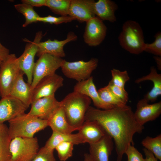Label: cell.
<instances>
[{
  "label": "cell",
  "instance_id": "1",
  "mask_svg": "<svg viewBox=\"0 0 161 161\" xmlns=\"http://www.w3.org/2000/svg\"><path fill=\"white\" fill-rule=\"evenodd\" d=\"M85 120L95 121L113 139L117 155L116 161H121L128 145H134L133 137L141 133L144 128L135 120L131 107L125 106L100 109L89 106Z\"/></svg>",
  "mask_w": 161,
  "mask_h": 161
},
{
  "label": "cell",
  "instance_id": "2",
  "mask_svg": "<svg viewBox=\"0 0 161 161\" xmlns=\"http://www.w3.org/2000/svg\"><path fill=\"white\" fill-rule=\"evenodd\" d=\"M91 101L89 97L74 91L69 93L60 101L61 106L70 125L79 129L85 121Z\"/></svg>",
  "mask_w": 161,
  "mask_h": 161
},
{
  "label": "cell",
  "instance_id": "3",
  "mask_svg": "<svg viewBox=\"0 0 161 161\" xmlns=\"http://www.w3.org/2000/svg\"><path fill=\"white\" fill-rule=\"evenodd\" d=\"M8 134L11 139L16 137L31 138L48 126L47 120L24 113L8 121Z\"/></svg>",
  "mask_w": 161,
  "mask_h": 161
},
{
  "label": "cell",
  "instance_id": "4",
  "mask_svg": "<svg viewBox=\"0 0 161 161\" xmlns=\"http://www.w3.org/2000/svg\"><path fill=\"white\" fill-rule=\"evenodd\" d=\"M118 38L121 46L131 54L138 55L144 51L146 43L143 30L135 21L128 20L123 23Z\"/></svg>",
  "mask_w": 161,
  "mask_h": 161
},
{
  "label": "cell",
  "instance_id": "5",
  "mask_svg": "<svg viewBox=\"0 0 161 161\" xmlns=\"http://www.w3.org/2000/svg\"><path fill=\"white\" fill-rule=\"evenodd\" d=\"M21 70L18 58L14 54H9L0 65V95L9 96L12 86Z\"/></svg>",
  "mask_w": 161,
  "mask_h": 161
},
{
  "label": "cell",
  "instance_id": "6",
  "mask_svg": "<svg viewBox=\"0 0 161 161\" xmlns=\"http://www.w3.org/2000/svg\"><path fill=\"white\" fill-rule=\"evenodd\" d=\"M36 137H16L11 139L10 151L11 161H31L39 150Z\"/></svg>",
  "mask_w": 161,
  "mask_h": 161
},
{
  "label": "cell",
  "instance_id": "7",
  "mask_svg": "<svg viewBox=\"0 0 161 161\" xmlns=\"http://www.w3.org/2000/svg\"><path fill=\"white\" fill-rule=\"evenodd\" d=\"M98 62V59L95 58L87 61H79L70 62L64 60L61 68L66 77L78 82L90 77L92 72L97 67Z\"/></svg>",
  "mask_w": 161,
  "mask_h": 161
},
{
  "label": "cell",
  "instance_id": "8",
  "mask_svg": "<svg viewBox=\"0 0 161 161\" xmlns=\"http://www.w3.org/2000/svg\"><path fill=\"white\" fill-rule=\"evenodd\" d=\"M64 59L49 54L40 56L35 62L33 71V78L31 85L33 89L43 78L55 73L61 67Z\"/></svg>",
  "mask_w": 161,
  "mask_h": 161
},
{
  "label": "cell",
  "instance_id": "9",
  "mask_svg": "<svg viewBox=\"0 0 161 161\" xmlns=\"http://www.w3.org/2000/svg\"><path fill=\"white\" fill-rule=\"evenodd\" d=\"M43 36L41 31L37 32L33 41H28L23 53L18 58L20 70L26 75L27 83L30 84L32 80L35 57L38 51V44Z\"/></svg>",
  "mask_w": 161,
  "mask_h": 161
},
{
  "label": "cell",
  "instance_id": "10",
  "mask_svg": "<svg viewBox=\"0 0 161 161\" xmlns=\"http://www.w3.org/2000/svg\"><path fill=\"white\" fill-rule=\"evenodd\" d=\"M107 28L103 21L95 16L86 22L83 35L84 42L90 47L100 45L106 37Z\"/></svg>",
  "mask_w": 161,
  "mask_h": 161
},
{
  "label": "cell",
  "instance_id": "11",
  "mask_svg": "<svg viewBox=\"0 0 161 161\" xmlns=\"http://www.w3.org/2000/svg\"><path fill=\"white\" fill-rule=\"evenodd\" d=\"M63 77L56 73L43 78L33 89L32 101L42 97L55 96L56 91L63 86Z\"/></svg>",
  "mask_w": 161,
  "mask_h": 161
},
{
  "label": "cell",
  "instance_id": "12",
  "mask_svg": "<svg viewBox=\"0 0 161 161\" xmlns=\"http://www.w3.org/2000/svg\"><path fill=\"white\" fill-rule=\"evenodd\" d=\"M31 105L30 110L27 113L28 114L47 120L61 106V103L56 99L55 96H53L35 100L32 101Z\"/></svg>",
  "mask_w": 161,
  "mask_h": 161
},
{
  "label": "cell",
  "instance_id": "13",
  "mask_svg": "<svg viewBox=\"0 0 161 161\" xmlns=\"http://www.w3.org/2000/svg\"><path fill=\"white\" fill-rule=\"evenodd\" d=\"M77 38L74 32H70L64 40H51L49 39L45 41L40 42L38 45L36 55L39 57L44 54H49L61 58L64 57L66 55L64 49V45L70 41H76Z\"/></svg>",
  "mask_w": 161,
  "mask_h": 161
},
{
  "label": "cell",
  "instance_id": "14",
  "mask_svg": "<svg viewBox=\"0 0 161 161\" xmlns=\"http://www.w3.org/2000/svg\"><path fill=\"white\" fill-rule=\"evenodd\" d=\"M28 107L18 99L10 96L0 100V124L24 113Z\"/></svg>",
  "mask_w": 161,
  "mask_h": 161
},
{
  "label": "cell",
  "instance_id": "15",
  "mask_svg": "<svg viewBox=\"0 0 161 161\" xmlns=\"http://www.w3.org/2000/svg\"><path fill=\"white\" fill-rule=\"evenodd\" d=\"M145 98L139 100L134 113V118L140 125L143 126L148 122L155 120L161 113V102L150 104Z\"/></svg>",
  "mask_w": 161,
  "mask_h": 161
},
{
  "label": "cell",
  "instance_id": "16",
  "mask_svg": "<svg viewBox=\"0 0 161 161\" xmlns=\"http://www.w3.org/2000/svg\"><path fill=\"white\" fill-rule=\"evenodd\" d=\"M93 0H71L69 16L80 22H87L95 16Z\"/></svg>",
  "mask_w": 161,
  "mask_h": 161
},
{
  "label": "cell",
  "instance_id": "17",
  "mask_svg": "<svg viewBox=\"0 0 161 161\" xmlns=\"http://www.w3.org/2000/svg\"><path fill=\"white\" fill-rule=\"evenodd\" d=\"M73 91L89 97L97 108L107 110L113 108L102 100L94 83L92 76L86 80L78 82L74 86Z\"/></svg>",
  "mask_w": 161,
  "mask_h": 161
},
{
  "label": "cell",
  "instance_id": "18",
  "mask_svg": "<svg viewBox=\"0 0 161 161\" xmlns=\"http://www.w3.org/2000/svg\"><path fill=\"white\" fill-rule=\"evenodd\" d=\"M24 74L21 70L12 86L9 96L18 99L28 108L32 102L33 89L31 84L24 81Z\"/></svg>",
  "mask_w": 161,
  "mask_h": 161
},
{
  "label": "cell",
  "instance_id": "19",
  "mask_svg": "<svg viewBox=\"0 0 161 161\" xmlns=\"http://www.w3.org/2000/svg\"><path fill=\"white\" fill-rule=\"evenodd\" d=\"M112 139L106 133L98 142L89 144V154L92 161H109L113 148Z\"/></svg>",
  "mask_w": 161,
  "mask_h": 161
},
{
  "label": "cell",
  "instance_id": "20",
  "mask_svg": "<svg viewBox=\"0 0 161 161\" xmlns=\"http://www.w3.org/2000/svg\"><path fill=\"white\" fill-rule=\"evenodd\" d=\"M78 131V133L84 143H87L89 144L98 142L106 133L102 126L95 121L85 120Z\"/></svg>",
  "mask_w": 161,
  "mask_h": 161
},
{
  "label": "cell",
  "instance_id": "21",
  "mask_svg": "<svg viewBox=\"0 0 161 161\" xmlns=\"http://www.w3.org/2000/svg\"><path fill=\"white\" fill-rule=\"evenodd\" d=\"M47 121L48 126L51 127L53 131L70 134L78 130L69 124L64 111L61 106L55 111Z\"/></svg>",
  "mask_w": 161,
  "mask_h": 161
},
{
  "label": "cell",
  "instance_id": "22",
  "mask_svg": "<svg viewBox=\"0 0 161 161\" xmlns=\"http://www.w3.org/2000/svg\"><path fill=\"white\" fill-rule=\"evenodd\" d=\"M118 6L110 0H99L94 3V13L97 17L102 21H107L113 23L116 21L115 12Z\"/></svg>",
  "mask_w": 161,
  "mask_h": 161
},
{
  "label": "cell",
  "instance_id": "23",
  "mask_svg": "<svg viewBox=\"0 0 161 161\" xmlns=\"http://www.w3.org/2000/svg\"><path fill=\"white\" fill-rule=\"evenodd\" d=\"M147 80L152 81L153 86L151 90L145 95L144 98L149 102L154 101L161 95V75L157 73L154 66L151 67L150 72L148 75L137 79L135 83H139Z\"/></svg>",
  "mask_w": 161,
  "mask_h": 161
},
{
  "label": "cell",
  "instance_id": "24",
  "mask_svg": "<svg viewBox=\"0 0 161 161\" xmlns=\"http://www.w3.org/2000/svg\"><path fill=\"white\" fill-rule=\"evenodd\" d=\"M71 142L74 145L84 143L77 133L76 134H65L53 131L52 134L46 143L45 147L54 150L59 143L63 142Z\"/></svg>",
  "mask_w": 161,
  "mask_h": 161
},
{
  "label": "cell",
  "instance_id": "25",
  "mask_svg": "<svg viewBox=\"0 0 161 161\" xmlns=\"http://www.w3.org/2000/svg\"><path fill=\"white\" fill-rule=\"evenodd\" d=\"M11 139L8 127L4 123L0 124V161H11L10 145Z\"/></svg>",
  "mask_w": 161,
  "mask_h": 161
},
{
  "label": "cell",
  "instance_id": "26",
  "mask_svg": "<svg viewBox=\"0 0 161 161\" xmlns=\"http://www.w3.org/2000/svg\"><path fill=\"white\" fill-rule=\"evenodd\" d=\"M16 9L24 16L25 21L22 27H25L33 23L38 22V19L40 16L31 6L24 3L15 5Z\"/></svg>",
  "mask_w": 161,
  "mask_h": 161
},
{
  "label": "cell",
  "instance_id": "27",
  "mask_svg": "<svg viewBox=\"0 0 161 161\" xmlns=\"http://www.w3.org/2000/svg\"><path fill=\"white\" fill-rule=\"evenodd\" d=\"M102 100L113 108L123 107L126 104L116 97L107 86L101 88L97 91Z\"/></svg>",
  "mask_w": 161,
  "mask_h": 161
},
{
  "label": "cell",
  "instance_id": "28",
  "mask_svg": "<svg viewBox=\"0 0 161 161\" xmlns=\"http://www.w3.org/2000/svg\"><path fill=\"white\" fill-rule=\"evenodd\" d=\"M141 143L145 148L152 152L155 157L161 160V134L152 138L147 136L142 140Z\"/></svg>",
  "mask_w": 161,
  "mask_h": 161
},
{
  "label": "cell",
  "instance_id": "29",
  "mask_svg": "<svg viewBox=\"0 0 161 161\" xmlns=\"http://www.w3.org/2000/svg\"><path fill=\"white\" fill-rule=\"evenodd\" d=\"M71 0H46V6L55 14L69 16Z\"/></svg>",
  "mask_w": 161,
  "mask_h": 161
},
{
  "label": "cell",
  "instance_id": "30",
  "mask_svg": "<svg viewBox=\"0 0 161 161\" xmlns=\"http://www.w3.org/2000/svg\"><path fill=\"white\" fill-rule=\"evenodd\" d=\"M74 144L71 142H63L55 148L59 160L65 161L72 156Z\"/></svg>",
  "mask_w": 161,
  "mask_h": 161
},
{
  "label": "cell",
  "instance_id": "31",
  "mask_svg": "<svg viewBox=\"0 0 161 161\" xmlns=\"http://www.w3.org/2000/svg\"><path fill=\"white\" fill-rule=\"evenodd\" d=\"M111 72L112 79L109 82L115 86L124 88L125 83L130 79L127 71H121L113 69Z\"/></svg>",
  "mask_w": 161,
  "mask_h": 161
},
{
  "label": "cell",
  "instance_id": "32",
  "mask_svg": "<svg viewBox=\"0 0 161 161\" xmlns=\"http://www.w3.org/2000/svg\"><path fill=\"white\" fill-rule=\"evenodd\" d=\"M154 37L155 40L153 42L145 44L144 51L156 56H161V32H157L155 34Z\"/></svg>",
  "mask_w": 161,
  "mask_h": 161
},
{
  "label": "cell",
  "instance_id": "33",
  "mask_svg": "<svg viewBox=\"0 0 161 161\" xmlns=\"http://www.w3.org/2000/svg\"><path fill=\"white\" fill-rule=\"evenodd\" d=\"M74 20H76L74 18L69 16L56 17L48 15L44 17L39 16L38 19V21L57 25L67 23Z\"/></svg>",
  "mask_w": 161,
  "mask_h": 161
},
{
  "label": "cell",
  "instance_id": "34",
  "mask_svg": "<svg viewBox=\"0 0 161 161\" xmlns=\"http://www.w3.org/2000/svg\"><path fill=\"white\" fill-rule=\"evenodd\" d=\"M54 150L44 146L40 148L31 161H56L53 154Z\"/></svg>",
  "mask_w": 161,
  "mask_h": 161
},
{
  "label": "cell",
  "instance_id": "35",
  "mask_svg": "<svg viewBox=\"0 0 161 161\" xmlns=\"http://www.w3.org/2000/svg\"><path fill=\"white\" fill-rule=\"evenodd\" d=\"M106 86L116 97L126 104L128 100V95L125 88L115 86L110 82Z\"/></svg>",
  "mask_w": 161,
  "mask_h": 161
},
{
  "label": "cell",
  "instance_id": "36",
  "mask_svg": "<svg viewBox=\"0 0 161 161\" xmlns=\"http://www.w3.org/2000/svg\"><path fill=\"white\" fill-rule=\"evenodd\" d=\"M125 154L127 156V161H145L142 154L131 144L128 145Z\"/></svg>",
  "mask_w": 161,
  "mask_h": 161
},
{
  "label": "cell",
  "instance_id": "37",
  "mask_svg": "<svg viewBox=\"0 0 161 161\" xmlns=\"http://www.w3.org/2000/svg\"><path fill=\"white\" fill-rule=\"evenodd\" d=\"M22 3L27 4L32 7L46 6V0H22Z\"/></svg>",
  "mask_w": 161,
  "mask_h": 161
},
{
  "label": "cell",
  "instance_id": "38",
  "mask_svg": "<svg viewBox=\"0 0 161 161\" xmlns=\"http://www.w3.org/2000/svg\"><path fill=\"white\" fill-rule=\"evenodd\" d=\"M9 54V49L0 42V60L2 61L5 60Z\"/></svg>",
  "mask_w": 161,
  "mask_h": 161
},
{
  "label": "cell",
  "instance_id": "39",
  "mask_svg": "<svg viewBox=\"0 0 161 161\" xmlns=\"http://www.w3.org/2000/svg\"><path fill=\"white\" fill-rule=\"evenodd\" d=\"M143 151L145 156V161H157V159L150 151L145 148H144Z\"/></svg>",
  "mask_w": 161,
  "mask_h": 161
},
{
  "label": "cell",
  "instance_id": "40",
  "mask_svg": "<svg viewBox=\"0 0 161 161\" xmlns=\"http://www.w3.org/2000/svg\"><path fill=\"white\" fill-rule=\"evenodd\" d=\"M157 64V66L159 70L161 68V56H156L154 57Z\"/></svg>",
  "mask_w": 161,
  "mask_h": 161
},
{
  "label": "cell",
  "instance_id": "41",
  "mask_svg": "<svg viewBox=\"0 0 161 161\" xmlns=\"http://www.w3.org/2000/svg\"><path fill=\"white\" fill-rule=\"evenodd\" d=\"M84 161H92L89 154L86 153L84 154Z\"/></svg>",
  "mask_w": 161,
  "mask_h": 161
},
{
  "label": "cell",
  "instance_id": "42",
  "mask_svg": "<svg viewBox=\"0 0 161 161\" xmlns=\"http://www.w3.org/2000/svg\"><path fill=\"white\" fill-rule=\"evenodd\" d=\"M1 62H2V61L0 60V64H1Z\"/></svg>",
  "mask_w": 161,
  "mask_h": 161
}]
</instances>
